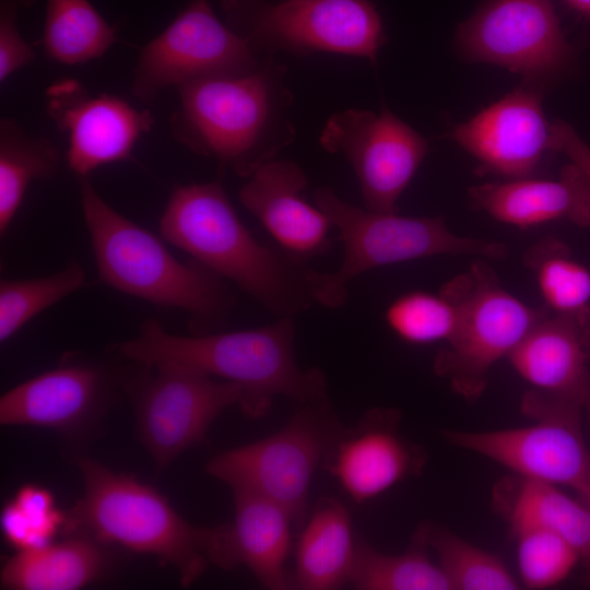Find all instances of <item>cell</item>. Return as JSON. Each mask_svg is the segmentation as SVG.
<instances>
[{
    "instance_id": "cell-1",
    "label": "cell",
    "mask_w": 590,
    "mask_h": 590,
    "mask_svg": "<svg viewBox=\"0 0 590 590\" xmlns=\"http://www.w3.org/2000/svg\"><path fill=\"white\" fill-rule=\"evenodd\" d=\"M160 233L280 317H295L322 304L324 272L278 244L260 243L220 181L177 186L160 217Z\"/></svg>"
},
{
    "instance_id": "cell-2",
    "label": "cell",
    "mask_w": 590,
    "mask_h": 590,
    "mask_svg": "<svg viewBox=\"0 0 590 590\" xmlns=\"http://www.w3.org/2000/svg\"><path fill=\"white\" fill-rule=\"evenodd\" d=\"M294 317L247 330L203 335H176L156 319H146L139 334L115 346L140 365L175 363L235 384L238 406L250 420L264 417L276 397L297 404L328 398L327 380L319 368L303 369L296 362Z\"/></svg>"
},
{
    "instance_id": "cell-3",
    "label": "cell",
    "mask_w": 590,
    "mask_h": 590,
    "mask_svg": "<svg viewBox=\"0 0 590 590\" xmlns=\"http://www.w3.org/2000/svg\"><path fill=\"white\" fill-rule=\"evenodd\" d=\"M287 69L268 58L252 72L194 80L177 87L173 137L248 178L295 139Z\"/></svg>"
},
{
    "instance_id": "cell-4",
    "label": "cell",
    "mask_w": 590,
    "mask_h": 590,
    "mask_svg": "<svg viewBox=\"0 0 590 590\" xmlns=\"http://www.w3.org/2000/svg\"><path fill=\"white\" fill-rule=\"evenodd\" d=\"M80 202L101 280L153 305L187 312L192 334L219 332L235 299L224 279L198 261H180L154 234L113 209L87 177Z\"/></svg>"
},
{
    "instance_id": "cell-5",
    "label": "cell",
    "mask_w": 590,
    "mask_h": 590,
    "mask_svg": "<svg viewBox=\"0 0 590 590\" xmlns=\"http://www.w3.org/2000/svg\"><path fill=\"white\" fill-rule=\"evenodd\" d=\"M83 495L67 512L66 532L156 556L187 587L211 564L212 527L187 522L156 488L97 461H79Z\"/></svg>"
},
{
    "instance_id": "cell-6",
    "label": "cell",
    "mask_w": 590,
    "mask_h": 590,
    "mask_svg": "<svg viewBox=\"0 0 590 590\" xmlns=\"http://www.w3.org/2000/svg\"><path fill=\"white\" fill-rule=\"evenodd\" d=\"M315 204L338 229L343 245V261L333 273H324V299L328 308L342 307L347 284L358 275L379 267L439 255H472L491 260L508 256L500 241L458 236L442 216H402L379 213L352 205L329 187L314 192Z\"/></svg>"
},
{
    "instance_id": "cell-7",
    "label": "cell",
    "mask_w": 590,
    "mask_h": 590,
    "mask_svg": "<svg viewBox=\"0 0 590 590\" xmlns=\"http://www.w3.org/2000/svg\"><path fill=\"white\" fill-rule=\"evenodd\" d=\"M342 428L328 398L298 404L281 429L214 456L205 472L233 492L256 494L281 505L302 526L315 472Z\"/></svg>"
},
{
    "instance_id": "cell-8",
    "label": "cell",
    "mask_w": 590,
    "mask_h": 590,
    "mask_svg": "<svg viewBox=\"0 0 590 590\" xmlns=\"http://www.w3.org/2000/svg\"><path fill=\"white\" fill-rule=\"evenodd\" d=\"M231 28L250 48L309 56L335 52L376 62L387 42L382 20L369 0H222Z\"/></svg>"
},
{
    "instance_id": "cell-9",
    "label": "cell",
    "mask_w": 590,
    "mask_h": 590,
    "mask_svg": "<svg viewBox=\"0 0 590 590\" xmlns=\"http://www.w3.org/2000/svg\"><path fill=\"white\" fill-rule=\"evenodd\" d=\"M522 411L535 423L497 430L445 428L450 445L481 455L519 477L571 487L578 494L590 485V449L580 425L582 404L575 400L531 390Z\"/></svg>"
},
{
    "instance_id": "cell-10",
    "label": "cell",
    "mask_w": 590,
    "mask_h": 590,
    "mask_svg": "<svg viewBox=\"0 0 590 590\" xmlns=\"http://www.w3.org/2000/svg\"><path fill=\"white\" fill-rule=\"evenodd\" d=\"M460 303L458 324L433 368L452 391L474 402L485 391L493 365L507 357L530 328L551 310L530 307L499 284L483 260L451 279Z\"/></svg>"
},
{
    "instance_id": "cell-11",
    "label": "cell",
    "mask_w": 590,
    "mask_h": 590,
    "mask_svg": "<svg viewBox=\"0 0 590 590\" xmlns=\"http://www.w3.org/2000/svg\"><path fill=\"white\" fill-rule=\"evenodd\" d=\"M455 46L464 60L502 67L542 91L573 56L553 0H485L459 25Z\"/></svg>"
},
{
    "instance_id": "cell-12",
    "label": "cell",
    "mask_w": 590,
    "mask_h": 590,
    "mask_svg": "<svg viewBox=\"0 0 590 590\" xmlns=\"http://www.w3.org/2000/svg\"><path fill=\"white\" fill-rule=\"evenodd\" d=\"M143 366L145 371L128 389L138 437L162 469L199 444L223 411L238 404L240 389L181 364Z\"/></svg>"
},
{
    "instance_id": "cell-13",
    "label": "cell",
    "mask_w": 590,
    "mask_h": 590,
    "mask_svg": "<svg viewBox=\"0 0 590 590\" xmlns=\"http://www.w3.org/2000/svg\"><path fill=\"white\" fill-rule=\"evenodd\" d=\"M261 62L247 42L221 22L208 0H193L142 48L131 90L150 103L168 86L246 74Z\"/></svg>"
},
{
    "instance_id": "cell-14",
    "label": "cell",
    "mask_w": 590,
    "mask_h": 590,
    "mask_svg": "<svg viewBox=\"0 0 590 590\" xmlns=\"http://www.w3.org/2000/svg\"><path fill=\"white\" fill-rule=\"evenodd\" d=\"M344 155L359 184L365 209L397 213V202L428 152V141L386 105L378 114L345 109L331 115L319 137Z\"/></svg>"
},
{
    "instance_id": "cell-15",
    "label": "cell",
    "mask_w": 590,
    "mask_h": 590,
    "mask_svg": "<svg viewBox=\"0 0 590 590\" xmlns=\"http://www.w3.org/2000/svg\"><path fill=\"white\" fill-rule=\"evenodd\" d=\"M46 109L56 127L68 135L67 163L79 176L130 158L139 138L154 118L111 94H92L75 79H61L46 91Z\"/></svg>"
},
{
    "instance_id": "cell-16",
    "label": "cell",
    "mask_w": 590,
    "mask_h": 590,
    "mask_svg": "<svg viewBox=\"0 0 590 590\" xmlns=\"http://www.w3.org/2000/svg\"><path fill=\"white\" fill-rule=\"evenodd\" d=\"M544 91L521 83L449 135L477 164L479 170L508 179L531 177L546 152L553 151L551 122L542 107Z\"/></svg>"
},
{
    "instance_id": "cell-17",
    "label": "cell",
    "mask_w": 590,
    "mask_h": 590,
    "mask_svg": "<svg viewBox=\"0 0 590 590\" xmlns=\"http://www.w3.org/2000/svg\"><path fill=\"white\" fill-rule=\"evenodd\" d=\"M400 421L399 410L375 408L339 433L322 467L352 500H371L424 470L426 451L401 434Z\"/></svg>"
},
{
    "instance_id": "cell-18",
    "label": "cell",
    "mask_w": 590,
    "mask_h": 590,
    "mask_svg": "<svg viewBox=\"0 0 590 590\" xmlns=\"http://www.w3.org/2000/svg\"><path fill=\"white\" fill-rule=\"evenodd\" d=\"M113 394L114 380L107 369L67 361L2 394L0 423L75 435L101 417Z\"/></svg>"
},
{
    "instance_id": "cell-19",
    "label": "cell",
    "mask_w": 590,
    "mask_h": 590,
    "mask_svg": "<svg viewBox=\"0 0 590 590\" xmlns=\"http://www.w3.org/2000/svg\"><path fill=\"white\" fill-rule=\"evenodd\" d=\"M308 186L304 170L288 160H271L241 186L240 203L276 244L307 260L328 252L332 225L327 215L303 197Z\"/></svg>"
},
{
    "instance_id": "cell-20",
    "label": "cell",
    "mask_w": 590,
    "mask_h": 590,
    "mask_svg": "<svg viewBox=\"0 0 590 590\" xmlns=\"http://www.w3.org/2000/svg\"><path fill=\"white\" fill-rule=\"evenodd\" d=\"M233 494V521L213 527L211 564L223 569L243 566L268 589H291L286 560L292 545L293 517L281 505L262 496L245 492Z\"/></svg>"
},
{
    "instance_id": "cell-21",
    "label": "cell",
    "mask_w": 590,
    "mask_h": 590,
    "mask_svg": "<svg viewBox=\"0 0 590 590\" xmlns=\"http://www.w3.org/2000/svg\"><path fill=\"white\" fill-rule=\"evenodd\" d=\"M535 389L580 402L590 390V307L538 320L507 356Z\"/></svg>"
},
{
    "instance_id": "cell-22",
    "label": "cell",
    "mask_w": 590,
    "mask_h": 590,
    "mask_svg": "<svg viewBox=\"0 0 590 590\" xmlns=\"http://www.w3.org/2000/svg\"><path fill=\"white\" fill-rule=\"evenodd\" d=\"M471 204L497 221L520 228L567 220L590 226V180L573 162L557 179H508L469 189Z\"/></svg>"
},
{
    "instance_id": "cell-23",
    "label": "cell",
    "mask_w": 590,
    "mask_h": 590,
    "mask_svg": "<svg viewBox=\"0 0 590 590\" xmlns=\"http://www.w3.org/2000/svg\"><path fill=\"white\" fill-rule=\"evenodd\" d=\"M303 526L292 588L334 590L349 585L357 547L349 509L338 499L323 497Z\"/></svg>"
},
{
    "instance_id": "cell-24",
    "label": "cell",
    "mask_w": 590,
    "mask_h": 590,
    "mask_svg": "<svg viewBox=\"0 0 590 590\" xmlns=\"http://www.w3.org/2000/svg\"><path fill=\"white\" fill-rule=\"evenodd\" d=\"M495 500L511 533L536 527L563 538L578 554L583 585L590 588V512L579 498L556 485L518 476L498 486Z\"/></svg>"
},
{
    "instance_id": "cell-25",
    "label": "cell",
    "mask_w": 590,
    "mask_h": 590,
    "mask_svg": "<svg viewBox=\"0 0 590 590\" xmlns=\"http://www.w3.org/2000/svg\"><path fill=\"white\" fill-rule=\"evenodd\" d=\"M102 543L86 535L26 551H17L1 568L0 586L8 590H76L105 571Z\"/></svg>"
},
{
    "instance_id": "cell-26",
    "label": "cell",
    "mask_w": 590,
    "mask_h": 590,
    "mask_svg": "<svg viewBox=\"0 0 590 590\" xmlns=\"http://www.w3.org/2000/svg\"><path fill=\"white\" fill-rule=\"evenodd\" d=\"M60 155L47 138L28 133L17 121L0 120V235L14 220L30 184L51 179Z\"/></svg>"
},
{
    "instance_id": "cell-27",
    "label": "cell",
    "mask_w": 590,
    "mask_h": 590,
    "mask_svg": "<svg viewBox=\"0 0 590 590\" xmlns=\"http://www.w3.org/2000/svg\"><path fill=\"white\" fill-rule=\"evenodd\" d=\"M116 40V28L88 0H47L40 43L50 59L84 63L101 58Z\"/></svg>"
},
{
    "instance_id": "cell-28",
    "label": "cell",
    "mask_w": 590,
    "mask_h": 590,
    "mask_svg": "<svg viewBox=\"0 0 590 590\" xmlns=\"http://www.w3.org/2000/svg\"><path fill=\"white\" fill-rule=\"evenodd\" d=\"M428 546L415 531L402 554H386L357 542L350 585L359 590H451L439 566L428 556Z\"/></svg>"
},
{
    "instance_id": "cell-29",
    "label": "cell",
    "mask_w": 590,
    "mask_h": 590,
    "mask_svg": "<svg viewBox=\"0 0 590 590\" xmlns=\"http://www.w3.org/2000/svg\"><path fill=\"white\" fill-rule=\"evenodd\" d=\"M416 531L437 556L451 590H517L520 583L500 558L448 529L422 523Z\"/></svg>"
},
{
    "instance_id": "cell-30",
    "label": "cell",
    "mask_w": 590,
    "mask_h": 590,
    "mask_svg": "<svg viewBox=\"0 0 590 590\" xmlns=\"http://www.w3.org/2000/svg\"><path fill=\"white\" fill-rule=\"evenodd\" d=\"M522 262L538 281L545 306L552 312H573L589 307L590 271L574 260L568 247L546 237L530 247Z\"/></svg>"
},
{
    "instance_id": "cell-31",
    "label": "cell",
    "mask_w": 590,
    "mask_h": 590,
    "mask_svg": "<svg viewBox=\"0 0 590 590\" xmlns=\"http://www.w3.org/2000/svg\"><path fill=\"white\" fill-rule=\"evenodd\" d=\"M85 269L70 261L49 275L0 282V342H7L31 319L82 288Z\"/></svg>"
},
{
    "instance_id": "cell-32",
    "label": "cell",
    "mask_w": 590,
    "mask_h": 590,
    "mask_svg": "<svg viewBox=\"0 0 590 590\" xmlns=\"http://www.w3.org/2000/svg\"><path fill=\"white\" fill-rule=\"evenodd\" d=\"M459 315V297L450 280L438 294L414 291L399 296L388 306L385 318L401 340L427 344L449 341L456 331Z\"/></svg>"
},
{
    "instance_id": "cell-33",
    "label": "cell",
    "mask_w": 590,
    "mask_h": 590,
    "mask_svg": "<svg viewBox=\"0 0 590 590\" xmlns=\"http://www.w3.org/2000/svg\"><path fill=\"white\" fill-rule=\"evenodd\" d=\"M4 540L17 551L34 550L54 542L64 531L67 512L57 508L52 494L39 485H23L2 508Z\"/></svg>"
},
{
    "instance_id": "cell-34",
    "label": "cell",
    "mask_w": 590,
    "mask_h": 590,
    "mask_svg": "<svg viewBox=\"0 0 590 590\" xmlns=\"http://www.w3.org/2000/svg\"><path fill=\"white\" fill-rule=\"evenodd\" d=\"M518 565L522 585L541 590L565 580L579 564L576 551L556 533L536 527L519 529Z\"/></svg>"
},
{
    "instance_id": "cell-35",
    "label": "cell",
    "mask_w": 590,
    "mask_h": 590,
    "mask_svg": "<svg viewBox=\"0 0 590 590\" xmlns=\"http://www.w3.org/2000/svg\"><path fill=\"white\" fill-rule=\"evenodd\" d=\"M35 0H0V81L31 63L36 55L17 28L20 10Z\"/></svg>"
},
{
    "instance_id": "cell-36",
    "label": "cell",
    "mask_w": 590,
    "mask_h": 590,
    "mask_svg": "<svg viewBox=\"0 0 590 590\" xmlns=\"http://www.w3.org/2000/svg\"><path fill=\"white\" fill-rule=\"evenodd\" d=\"M551 143L553 151L565 153L590 180V146L569 123L560 119L551 122Z\"/></svg>"
},
{
    "instance_id": "cell-37",
    "label": "cell",
    "mask_w": 590,
    "mask_h": 590,
    "mask_svg": "<svg viewBox=\"0 0 590 590\" xmlns=\"http://www.w3.org/2000/svg\"><path fill=\"white\" fill-rule=\"evenodd\" d=\"M579 14L590 19V0H565Z\"/></svg>"
},
{
    "instance_id": "cell-38",
    "label": "cell",
    "mask_w": 590,
    "mask_h": 590,
    "mask_svg": "<svg viewBox=\"0 0 590 590\" xmlns=\"http://www.w3.org/2000/svg\"><path fill=\"white\" fill-rule=\"evenodd\" d=\"M579 499L585 504L590 512V485L578 493Z\"/></svg>"
},
{
    "instance_id": "cell-39",
    "label": "cell",
    "mask_w": 590,
    "mask_h": 590,
    "mask_svg": "<svg viewBox=\"0 0 590 590\" xmlns=\"http://www.w3.org/2000/svg\"><path fill=\"white\" fill-rule=\"evenodd\" d=\"M583 410L586 411V414H587V418H588V423H589V426H590V390L583 401V405H582Z\"/></svg>"
}]
</instances>
